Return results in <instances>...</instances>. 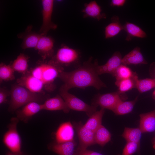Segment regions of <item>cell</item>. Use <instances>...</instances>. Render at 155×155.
Returning a JSON list of instances; mask_svg holds the SVG:
<instances>
[{"mask_svg": "<svg viewBox=\"0 0 155 155\" xmlns=\"http://www.w3.org/2000/svg\"><path fill=\"white\" fill-rule=\"evenodd\" d=\"M98 64L97 61L92 62V59L90 58L73 71H62L58 77L64 83L61 87L67 91L75 87L84 89L93 87L98 90L106 87L96 71V67Z\"/></svg>", "mask_w": 155, "mask_h": 155, "instance_id": "cell-1", "label": "cell"}, {"mask_svg": "<svg viewBox=\"0 0 155 155\" xmlns=\"http://www.w3.org/2000/svg\"><path fill=\"white\" fill-rule=\"evenodd\" d=\"M63 70V67L51 60L48 62L39 63L29 72L43 84L45 91L50 92L56 88L54 81Z\"/></svg>", "mask_w": 155, "mask_h": 155, "instance_id": "cell-2", "label": "cell"}, {"mask_svg": "<svg viewBox=\"0 0 155 155\" xmlns=\"http://www.w3.org/2000/svg\"><path fill=\"white\" fill-rule=\"evenodd\" d=\"M10 91V100L8 111L11 113L30 102L38 103L47 99L44 94L32 92L18 84L13 85Z\"/></svg>", "mask_w": 155, "mask_h": 155, "instance_id": "cell-3", "label": "cell"}, {"mask_svg": "<svg viewBox=\"0 0 155 155\" xmlns=\"http://www.w3.org/2000/svg\"><path fill=\"white\" fill-rule=\"evenodd\" d=\"M19 120L16 117H13L7 126V130L3 137V142L10 151L15 153L21 152V141L18 132L17 126Z\"/></svg>", "mask_w": 155, "mask_h": 155, "instance_id": "cell-4", "label": "cell"}, {"mask_svg": "<svg viewBox=\"0 0 155 155\" xmlns=\"http://www.w3.org/2000/svg\"><path fill=\"white\" fill-rule=\"evenodd\" d=\"M59 95L64 99L70 110L84 112L89 117L96 111L97 107L87 104L61 87Z\"/></svg>", "mask_w": 155, "mask_h": 155, "instance_id": "cell-5", "label": "cell"}, {"mask_svg": "<svg viewBox=\"0 0 155 155\" xmlns=\"http://www.w3.org/2000/svg\"><path fill=\"white\" fill-rule=\"evenodd\" d=\"M80 57V52L77 50L63 45L58 49L51 60L63 67L75 63L78 61Z\"/></svg>", "mask_w": 155, "mask_h": 155, "instance_id": "cell-6", "label": "cell"}, {"mask_svg": "<svg viewBox=\"0 0 155 155\" xmlns=\"http://www.w3.org/2000/svg\"><path fill=\"white\" fill-rule=\"evenodd\" d=\"M42 6V23L39 33L42 35H46L51 30L57 29V26L52 21L54 1L53 0H42L41 1Z\"/></svg>", "mask_w": 155, "mask_h": 155, "instance_id": "cell-7", "label": "cell"}, {"mask_svg": "<svg viewBox=\"0 0 155 155\" xmlns=\"http://www.w3.org/2000/svg\"><path fill=\"white\" fill-rule=\"evenodd\" d=\"M73 125L79 141L77 150H84L88 146L96 144L94 132L86 127L81 122H74Z\"/></svg>", "mask_w": 155, "mask_h": 155, "instance_id": "cell-8", "label": "cell"}, {"mask_svg": "<svg viewBox=\"0 0 155 155\" xmlns=\"http://www.w3.org/2000/svg\"><path fill=\"white\" fill-rule=\"evenodd\" d=\"M118 91L101 94H98L95 98L92 105L97 107L112 111L117 103L122 100L121 96Z\"/></svg>", "mask_w": 155, "mask_h": 155, "instance_id": "cell-9", "label": "cell"}, {"mask_svg": "<svg viewBox=\"0 0 155 155\" xmlns=\"http://www.w3.org/2000/svg\"><path fill=\"white\" fill-rule=\"evenodd\" d=\"M18 84L22 86L32 92L44 94V87L38 79L33 76L28 71L17 80Z\"/></svg>", "mask_w": 155, "mask_h": 155, "instance_id": "cell-10", "label": "cell"}, {"mask_svg": "<svg viewBox=\"0 0 155 155\" xmlns=\"http://www.w3.org/2000/svg\"><path fill=\"white\" fill-rule=\"evenodd\" d=\"M41 35V34H40ZM54 40L51 37L46 35H42L34 49L42 59L44 60L52 57L54 53Z\"/></svg>", "mask_w": 155, "mask_h": 155, "instance_id": "cell-11", "label": "cell"}, {"mask_svg": "<svg viewBox=\"0 0 155 155\" xmlns=\"http://www.w3.org/2000/svg\"><path fill=\"white\" fill-rule=\"evenodd\" d=\"M121 54L119 51L114 53L112 56L104 65H99L98 64L96 67L97 72L99 75L104 73L112 75L118 68L122 64Z\"/></svg>", "mask_w": 155, "mask_h": 155, "instance_id": "cell-12", "label": "cell"}, {"mask_svg": "<svg viewBox=\"0 0 155 155\" xmlns=\"http://www.w3.org/2000/svg\"><path fill=\"white\" fill-rule=\"evenodd\" d=\"M42 110V104L35 102H30L16 111V117L19 121L27 123L33 116Z\"/></svg>", "mask_w": 155, "mask_h": 155, "instance_id": "cell-13", "label": "cell"}, {"mask_svg": "<svg viewBox=\"0 0 155 155\" xmlns=\"http://www.w3.org/2000/svg\"><path fill=\"white\" fill-rule=\"evenodd\" d=\"M73 126L69 121L62 123L55 133L56 142L61 143L72 141L73 140Z\"/></svg>", "mask_w": 155, "mask_h": 155, "instance_id": "cell-14", "label": "cell"}, {"mask_svg": "<svg viewBox=\"0 0 155 155\" xmlns=\"http://www.w3.org/2000/svg\"><path fill=\"white\" fill-rule=\"evenodd\" d=\"M76 143L73 140L61 143H52L49 144L48 148L58 155H76Z\"/></svg>", "mask_w": 155, "mask_h": 155, "instance_id": "cell-15", "label": "cell"}, {"mask_svg": "<svg viewBox=\"0 0 155 155\" xmlns=\"http://www.w3.org/2000/svg\"><path fill=\"white\" fill-rule=\"evenodd\" d=\"M42 104V110H62L66 113H68L70 110L64 99L59 95L48 98Z\"/></svg>", "mask_w": 155, "mask_h": 155, "instance_id": "cell-16", "label": "cell"}, {"mask_svg": "<svg viewBox=\"0 0 155 155\" xmlns=\"http://www.w3.org/2000/svg\"><path fill=\"white\" fill-rule=\"evenodd\" d=\"M82 12L84 18H90L98 21L106 18V14L102 12L101 6L95 1L86 3Z\"/></svg>", "mask_w": 155, "mask_h": 155, "instance_id": "cell-17", "label": "cell"}, {"mask_svg": "<svg viewBox=\"0 0 155 155\" xmlns=\"http://www.w3.org/2000/svg\"><path fill=\"white\" fill-rule=\"evenodd\" d=\"M32 26H28L25 32L20 36L23 40L21 45L23 49L34 48L36 47L41 35L32 31Z\"/></svg>", "mask_w": 155, "mask_h": 155, "instance_id": "cell-18", "label": "cell"}, {"mask_svg": "<svg viewBox=\"0 0 155 155\" xmlns=\"http://www.w3.org/2000/svg\"><path fill=\"white\" fill-rule=\"evenodd\" d=\"M122 63L126 65L148 64L138 47L134 48L126 55L122 59Z\"/></svg>", "mask_w": 155, "mask_h": 155, "instance_id": "cell-19", "label": "cell"}, {"mask_svg": "<svg viewBox=\"0 0 155 155\" xmlns=\"http://www.w3.org/2000/svg\"><path fill=\"white\" fill-rule=\"evenodd\" d=\"M139 128L143 133L155 130V108L150 112L140 115Z\"/></svg>", "mask_w": 155, "mask_h": 155, "instance_id": "cell-20", "label": "cell"}, {"mask_svg": "<svg viewBox=\"0 0 155 155\" xmlns=\"http://www.w3.org/2000/svg\"><path fill=\"white\" fill-rule=\"evenodd\" d=\"M111 22L105 28L104 36L105 39L113 37L123 30V26L121 24L119 18L117 16L113 17Z\"/></svg>", "mask_w": 155, "mask_h": 155, "instance_id": "cell-21", "label": "cell"}, {"mask_svg": "<svg viewBox=\"0 0 155 155\" xmlns=\"http://www.w3.org/2000/svg\"><path fill=\"white\" fill-rule=\"evenodd\" d=\"M123 30L127 33L126 40L129 41L132 38L136 37L140 38H146V33L138 26L131 23L126 22L123 25Z\"/></svg>", "mask_w": 155, "mask_h": 155, "instance_id": "cell-22", "label": "cell"}, {"mask_svg": "<svg viewBox=\"0 0 155 155\" xmlns=\"http://www.w3.org/2000/svg\"><path fill=\"white\" fill-rule=\"evenodd\" d=\"M137 96L133 100L124 101L120 100L112 111L116 115H124L128 114L133 110L134 105L138 100Z\"/></svg>", "mask_w": 155, "mask_h": 155, "instance_id": "cell-23", "label": "cell"}, {"mask_svg": "<svg viewBox=\"0 0 155 155\" xmlns=\"http://www.w3.org/2000/svg\"><path fill=\"white\" fill-rule=\"evenodd\" d=\"M138 78V75L135 72L132 78L116 80L115 84L118 88L117 91L119 93L121 94L133 88H135L136 80Z\"/></svg>", "mask_w": 155, "mask_h": 155, "instance_id": "cell-24", "label": "cell"}, {"mask_svg": "<svg viewBox=\"0 0 155 155\" xmlns=\"http://www.w3.org/2000/svg\"><path fill=\"white\" fill-rule=\"evenodd\" d=\"M104 109L101 108L99 111H96L86 121L84 126L94 132L101 125L103 116L104 113Z\"/></svg>", "mask_w": 155, "mask_h": 155, "instance_id": "cell-25", "label": "cell"}, {"mask_svg": "<svg viewBox=\"0 0 155 155\" xmlns=\"http://www.w3.org/2000/svg\"><path fill=\"white\" fill-rule=\"evenodd\" d=\"M142 133L140 128L126 127L122 136L127 142L136 143L140 147V140Z\"/></svg>", "mask_w": 155, "mask_h": 155, "instance_id": "cell-26", "label": "cell"}, {"mask_svg": "<svg viewBox=\"0 0 155 155\" xmlns=\"http://www.w3.org/2000/svg\"><path fill=\"white\" fill-rule=\"evenodd\" d=\"M28 61L29 57L24 54L21 53L11 65L15 71L24 74L28 71Z\"/></svg>", "mask_w": 155, "mask_h": 155, "instance_id": "cell-27", "label": "cell"}, {"mask_svg": "<svg viewBox=\"0 0 155 155\" xmlns=\"http://www.w3.org/2000/svg\"><path fill=\"white\" fill-rule=\"evenodd\" d=\"M94 137L95 143L103 146L110 140L111 135L105 127L101 125L94 132Z\"/></svg>", "mask_w": 155, "mask_h": 155, "instance_id": "cell-28", "label": "cell"}, {"mask_svg": "<svg viewBox=\"0 0 155 155\" xmlns=\"http://www.w3.org/2000/svg\"><path fill=\"white\" fill-rule=\"evenodd\" d=\"M155 88V79L146 78L139 79L137 78L136 81L135 88L140 93L148 91Z\"/></svg>", "mask_w": 155, "mask_h": 155, "instance_id": "cell-29", "label": "cell"}, {"mask_svg": "<svg viewBox=\"0 0 155 155\" xmlns=\"http://www.w3.org/2000/svg\"><path fill=\"white\" fill-rule=\"evenodd\" d=\"M135 73L127 65L122 64L112 75L116 80H118L132 78Z\"/></svg>", "mask_w": 155, "mask_h": 155, "instance_id": "cell-30", "label": "cell"}, {"mask_svg": "<svg viewBox=\"0 0 155 155\" xmlns=\"http://www.w3.org/2000/svg\"><path fill=\"white\" fill-rule=\"evenodd\" d=\"M14 71L11 65H7L3 63H1L0 65V82L14 80L15 78Z\"/></svg>", "mask_w": 155, "mask_h": 155, "instance_id": "cell-31", "label": "cell"}, {"mask_svg": "<svg viewBox=\"0 0 155 155\" xmlns=\"http://www.w3.org/2000/svg\"><path fill=\"white\" fill-rule=\"evenodd\" d=\"M140 147L136 143L127 142L121 155H132L137 152L140 153Z\"/></svg>", "mask_w": 155, "mask_h": 155, "instance_id": "cell-32", "label": "cell"}, {"mask_svg": "<svg viewBox=\"0 0 155 155\" xmlns=\"http://www.w3.org/2000/svg\"><path fill=\"white\" fill-rule=\"evenodd\" d=\"M10 94V91L3 88H0V104H1L5 103L7 101V97Z\"/></svg>", "mask_w": 155, "mask_h": 155, "instance_id": "cell-33", "label": "cell"}, {"mask_svg": "<svg viewBox=\"0 0 155 155\" xmlns=\"http://www.w3.org/2000/svg\"><path fill=\"white\" fill-rule=\"evenodd\" d=\"M76 155H103L101 154L91 150H77Z\"/></svg>", "mask_w": 155, "mask_h": 155, "instance_id": "cell-34", "label": "cell"}, {"mask_svg": "<svg viewBox=\"0 0 155 155\" xmlns=\"http://www.w3.org/2000/svg\"><path fill=\"white\" fill-rule=\"evenodd\" d=\"M126 1L125 0H112L111 2L110 5L114 7H122L125 5Z\"/></svg>", "mask_w": 155, "mask_h": 155, "instance_id": "cell-35", "label": "cell"}, {"mask_svg": "<svg viewBox=\"0 0 155 155\" xmlns=\"http://www.w3.org/2000/svg\"><path fill=\"white\" fill-rule=\"evenodd\" d=\"M149 74L152 78L155 79V62L151 63L149 69Z\"/></svg>", "mask_w": 155, "mask_h": 155, "instance_id": "cell-36", "label": "cell"}, {"mask_svg": "<svg viewBox=\"0 0 155 155\" xmlns=\"http://www.w3.org/2000/svg\"><path fill=\"white\" fill-rule=\"evenodd\" d=\"M5 155H27L26 154L21 151L19 152L15 153L10 151L7 152Z\"/></svg>", "mask_w": 155, "mask_h": 155, "instance_id": "cell-37", "label": "cell"}, {"mask_svg": "<svg viewBox=\"0 0 155 155\" xmlns=\"http://www.w3.org/2000/svg\"><path fill=\"white\" fill-rule=\"evenodd\" d=\"M152 144L153 147L155 149V137L152 140Z\"/></svg>", "mask_w": 155, "mask_h": 155, "instance_id": "cell-38", "label": "cell"}, {"mask_svg": "<svg viewBox=\"0 0 155 155\" xmlns=\"http://www.w3.org/2000/svg\"><path fill=\"white\" fill-rule=\"evenodd\" d=\"M152 96L153 99L155 100V89L152 93Z\"/></svg>", "mask_w": 155, "mask_h": 155, "instance_id": "cell-39", "label": "cell"}]
</instances>
